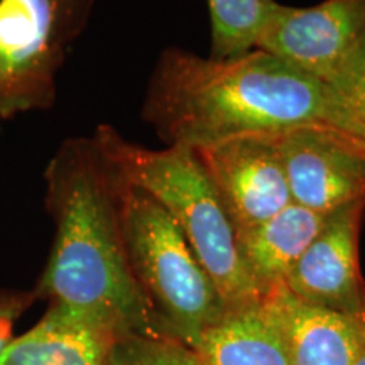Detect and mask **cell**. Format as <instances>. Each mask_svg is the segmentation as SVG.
<instances>
[{
  "label": "cell",
  "instance_id": "6da1fadb",
  "mask_svg": "<svg viewBox=\"0 0 365 365\" xmlns=\"http://www.w3.org/2000/svg\"><path fill=\"white\" fill-rule=\"evenodd\" d=\"M44 181L56 230L33 289L36 299L75 309L115 339L170 335L130 269L120 223L122 181L93 139L65 140L49 159Z\"/></svg>",
  "mask_w": 365,
  "mask_h": 365
},
{
  "label": "cell",
  "instance_id": "ba28073f",
  "mask_svg": "<svg viewBox=\"0 0 365 365\" xmlns=\"http://www.w3.org/2000/svg\"><path fill=\"white\" fill-rule=\"evenodd\" d=\"M293 203L319 215L365 202V153L333 130L303 127L276 137Z\"/></svg>",
  "mask_w": 365,
  "mask_h": 365
},
{
  "label": "cell",
  "instance_id": "e0dca14e",
  "mask_svg": "<svg viewBox=\"0 0 365 365\" xmlns=\"http://www.w3.org/2000/svg\"><path fill=\"white\" fill-rule=\"evenodd\" d=\"M36 301L34 291H0V355L11 341L14 327Z\"/></svg>",
  "mask_w": 365,
  "mask_h": 365
},
{
  "label": "cell",
  "instance_id": "7c38bea8",
  "mask_svg": "<svg viewBox=\"0 0 365 365\" xmlns=\"http://www.w3.org/2000/svg\"><path fill=\"white\" fill-rule=\"evenodd\" d=\"M190 349L203 365H291L279 319L264 296L227 309Z\"/></svg>",
  "mask_w": 365,
  "mask_h": 365
},
{
  "label": "cell",
  "instance_id": "8fae6325",
  "mask_svg": "<svg viewBox=\"0 0 365 365\" xmlns=\"http://www.w3.org/2000/svg\"><path fill=\"white\" fill-rule=\"evenodd\" d=\"M113 340L85 314L49 303L29 331L9 341L0 365H105Z\"/></svg>",
  "mask_w": 365,
  "mask_h": 365
},
{
  "label": "cell",
  "instance_id": "4fadbf2b",
  "mask_svg": "<svg viewBox=\"0 0 365 365\" xmlns=\"http://www.w3.org/2000/svg\"><path fill=\"white\" fill-rule=\"evenodd\" d=\"M325 218L291 203L259 225L235 232L240 261L262 294L284 284L287 274L322 230Z\"/></svg>",
  "mask_w": 365,
  "mask_h": 365
},
{
  "label": "cell",
  "instance_id": "ac0fdd59",
  "mask_svg": "<svg viewBox=\"0 0 365 365\" xmlns=\"http://www.w3.org/2000/svg\"><path fill=\"white\" fill-rule=\"evenodd\" d=\"M56 14L59 34L65 43L80 33L91 0H51Z\"/></svg>",
  "mask_w": 365,
  "mask_h": 365
},
{
  "label": "cell",
  "instance_id": "5bb4252c",
  "mask_svg": "<svg viewBox=\"0 0 365 365\" xmlns=\"http://www.w3.org/2000/svg\"><path fill=\"white\" fill-rule=\"evenodd\" d=\"M212 21V56L235 58L252 51L276 0H208Z\"/></svg>",
  "mask_w": 365,
  "mask_h": 365
},
{
  "label": "cell",
  "instance_id": "52a82bcc",
  "mask_svg": "<svg viewBox=\"0 0 365 365\" xmlns=\"http://www.w3.org/2000/svg\"><path fill=\"white\" fill-rule=\"evenodd\" d=\"M365 33V0H323L313 7L277 4L255 49L325 81Z\"/></svg>",
  "mask_w": 365,
  "mask_h": 365
},
{
  "label": "cell",
  "instance_id": "277c9868",
  "mask_svg": "<svg viewBox=\"0 0 365 365\" xmlns=\"http://www.w3.org/2000/svg\"><path fill=\"white\" fill-rule=\"evenodd\" d=\"M120 181L122 235L132 272L164 330L193 346L225 314V303L170 213L145 191Z\"/></svg>",
  "mask_w": 365,
  "mask_h": 365
},
{
  "label": "cell",
  "instance_id": "2e32d148",
  "mask_svg": "<svg viewBox=\"0 0 365 365\" xmlns=\"http://www.w3.org/2000/svg\"><path fill=\"white\" fill-rule=\"evenodd\" d=\"M105 365H203V362L175 336L124 335L113 340Z\"/></svg>",
  "mask_w": 365,
  "mask_h": 365
},
{
  "label": "cell",
  "instance_id": "5b68a950",
  "mask_svg": "<svg viewBox=\"0 0 365 365\" xmlns=\"http://www.w3.org/2000/svg\"><path fill=\"white\" fill-rule=\"evenodd\" d=\"M65 44L51 0H0V120L53 107Z\"/></svg>",
  "mask_w": 365,
  "mask_h": 365
},
{
  "label": "cell",
  "instance_id": "8992f818",
  "mask_svg": "<svg viewBox=\"0 0 365 365\" xmlns=\"http://www.w3.org/2000/svg\"><path fill=\"white\" fill-rule=\"evenodd\" d=\"M276 137L244 135L195 149L235 232L293 203Z\"/></svg>",
  "mask_w": 365,
  "mask_h": 365
},
{
  "label": "cell",
  "instance_id": "3957f363",
  "mask_svg": "<svg viewBox=\"0 0 365 365\" xmlns=\"http://www.w3.org/2000/svg\"><path fill=\"white\" fill-rule=\"evenodd\" d=\"M91 139L127 185L153 196L173 217L227 309L262 299L240 261L235 228L193 149L143 148L112 125H98Z\"/></svg>",
  "mask_w": 365,
  "mask_h": 365
},
{
  "label": "cell",
  "instance_id": "d6986e66",
  "mask_svg": "<svg viewBox=\"0 0 365 365\" xmlns=\"http://www.w3.org/2000/svg\"><path fill=\"white\" fill-rule=\"evenodd\" d=\"M355 365H365V312H364V333H362V341H360V349L355 359Z\"/></svg>",
  "mask_w": 365,
  "mask_h": 365
},
{
  "label": "cell",
  "instance_id": "9c48e42d",
  "mask_svg": "<svg viewBox=\"0 0 365 365\" xmlns=\"http://www.w3.org/2000/svg\"><path fill=\"white\" fill-rule=\"evenodd\" d=\"M365 202L328 213L322 230L287 274L284 286L309 307L357 317L365 309L359 232Z\"/></svg>",
  "mask_w": 365,
  "mask_h": 365
},
{
  "label": "cell",
  "instance_id": "9a60e30c",
  "mask_svg": "<svg viewBox=\"0 0 365 365\" xmlns=\"http://www.w3.org/2000/svg\"><path fill=\"white\" fill-rule=\"evenodd\" d=\"M323 83L336 130L365 153V33Z\"/></svg>",
  "mask_w": 365,
  "mask_h": 365
},
{
  "label": "cell",
  "instance_id": "7a4b0ae2",
  "mask_svg": "<svg viewBox=\"0 0 365 365\" xmlns=\"http://www.w3.org/2000/svg\"><path fill=\"white\" fill-rule=\"evenodd\" d=\"M143 118L164 143L193 150L303 127L340 134L325 83L261 49L235 58L166 49L150 76Z\"/></svg>",
  "mask_w": 365,
  "mask_h": 365
},
{
  "label": "cell",
  "instance_id": "30bf717a",
  "mask_svg": "<svg viewBox=\"0 0 365 365\" xmlns=\"http://www.w3.org/2000/svg\"><path fill=\"white\" fill-rule=\"evenodd\" d=\"M264 298L279 319L291 365H355L365 309L352 317L309 307L284 284L274 286Z\"/></svg>",
  "mask_w": 365,
  "mask_h": 365
}]
</instances>
